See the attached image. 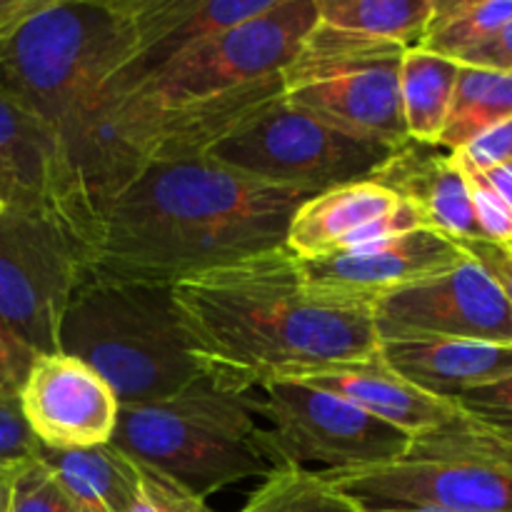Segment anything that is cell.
<instances>
[{"mask_svg":"<svg viewBox=\"0 0 512 512\" xmlns=\"http://www.w3.org/2000/svg\"><path fill=\"white\" fill-rule=\"evenodd\" d=\"M460 63L408 48L400 60V105L408 138L438 145L448 123Z\"/></svg>","mask_w":512,"mask_h":512,"instance_id":"obj_23","label":"cell"},{"mask_svg":"<svg viewBox=\"0 0 512 512\" xmlns=\"http://www.w3.org/2000/svg\"><path fill=\"white\" fill-rule=\"evenodd\" d=\"M453 155L460 168H463L465 183H468L470 190V200H473L475 220H478L483 240L485 243L498 245V248L512 250V208L500 198L498 190L485 180V175L473 163H468L460 153Z\"/></svg>","mask_w":512,"mask_h":512,"instance_id":"obj_28","label":"cell"},{"mask_svg":"<svg viewBox=\"0 0 512 512\" xmlns=\"http://www.w3.org/2000/svg\"><path fill=\"white\" fill-rule=\"evenodd\" d=\"M240 512H363V508L315 470L280 468L268 475Z\"/></svg>","mask_w":512,"mask_h":512,"instance_id":"obj_26","label":"cell"},{"mask_svg":"<svg viewBox=\"0 0 512 512\" xmlns=\"http://www.w3.org/2000/svg\"><path fill=\"white\" fill-rule=\"evenodd\" d=\"M0 200L13 210H50L88 245L58 145L0 83ZM90 248V245H88Z\"/></svg>","mask_w":512,"mask_h":512,"instance_id":"obj_18","label":"cell"},{"mask_svg":"<svg viewBox=\"0 0 512 512\" xmlns=\"http://www.w3.org/2000/svg\"><path fill=\"white\" fill-rule=\"evenodd\" d=\"M38 5L40 0H0V38H5Z\"/></svg>","mask_w":512,"mask_h":512,"instance_id":"obj_36","label":"cell"},{"mask_svg":"<svg viewBox=\"0 0 512 512\" xmlns=\"http://www.w3.org/2000/svg\"><path fill=\"white\" fill-rule=\"evenodd\" d=\"M73 355L113 388L120 405L175 395L203 378L173 303V288L128 283L88 270L58 333Z\"/></svg>","mask_w":512,"mask_h":512,"instance_id":"obj_5","label":"cell"},{"mask_svg":"<svg viewBox=\"0 0 512 512\" xmlns=\"http://www.w3.org/2000/svg\"><path fill=\"white\" fill-rule=\"evenodd\" d=\"M512 118V75L460 65L440 148L458 153L490 128Z\"/></svg>","mask_w":512,"mask_h":512,"instance_id":"obj_24","label":"cell"},{"mask_svg":"<svg viewBox=\"0 0 512 512\" xmlns=\"http://www.w3.org/2000/svg\"><path fill=\"white\" fill-rule=\"evenodd\" d=\"M315 0H275L105 103L100 140L125 175L153 160L203 158L283 98V70L303 48Z\"/></svg>","mask_w":512,"mask_h":512,"instance_id":"obj_3","label":"cell"},{"mask_svg":"<svg viewBox=\"0 0 512 512\" xmlns=\"http://www.w3.org/2000/svg\"><path fill=\"white\" fill-rule=\"evenodd\" d=\"M388 155L390 148L350 138L280 98L203 158L275 188L318 195L368 180Z\"/></svg>","mask_w":512,"mask_h":512,"instance_id":"obj_9","label":"cell"},{"mask_svg":"<svg viewBox=\"0 0 512 512\" xmlns=\"http://www.w3.org/2000/svg\"><path fill=\"white\" fill-rule=\"evenodd\" d=\"M78 512H133L145 483V468L113 443L53 453L40 448Z\"/></svg>","mask_w":512,"mask_h":512,"instance_id":"obj_22","label":"cell"},{"mask_svg":"<svg viewBox=\"0 0 512 512\" xmlns=\"http://www.w3.org/2000/svg\"><path fill=\"white\" fill-rule=\"evenodd\" d=\"M320 475L363 510L512 512V440L465 413L390 463Z\"/></svg>","mask_w":512,"mask_h":512,"instance_id":"obj_7","label":"cell"},{"mask_svg":"<svg viewBox=\"0 0 512 512\" xmlns=\"http://www.w3.org/2000/svg\"><path fill=\"white\" fill-rule=\"evenodd\" d=\"M263 400L243 395L253 415L268 420L265 443L275 468L358 470L390 463L408 450L410 438L348 400L300 383H268Z\"/></svg>","mask_w":512,"mask_h":512,"instance_id":"obj_10","label":"cell"},{"mask_svg":"<svg viewBox=\"0 0 512 512\" xmlns=\"http://www.w3.org/2000/svg\"><path fill=\"white\" fill-rule=\"evenodd\" d=\"M460 65L512 75V20H508L483 48L475 50L473 55H468Z\"/></svg>","mask_w":512,"mask_h":512,"instance_id":"obj_34","label":"cell"},{"mask_svg":"<svg viewBox=\"0 0 512 512\" xmlns=\"http://www.w3.org/2000/svg\"><path fill=\"white\" fill-rule=\"evenodd\" d=\"M33 355L25 353L20 345H15L8 335L0 330V393L18 395L25 375H28Z\"/></svg>","mask_w":512,"mask_h":512,"instance_id":"obj_35","label":"cell"},{"mask_svg":"<svg viewBox=\"0 0 512 512\" xmlns=\"http://www.w3.org/2000/svg\"><path fill=\"white\" fill-rule=\"evenodd\" d=\"M18 463H0V512H5L8 508V498H10V485H13V475Z\"/></svg>","mask_w":512,"mask_h":512,"instance_id":"obj_38","label":"cell"},{"mask_svg":"<svg viewBox=\"0 0 512 512\" xmlns=\"http://www.w3.org/2000/svg\"><path fill=\"white\" fill-rule=\"evenodd\" d=\"M280 383H300L338 395L408 438L443 428L463 415L455 400L425 393L418 385L408 383L403 375L395 373L380 348L365 358L325 365V368L310 370V373L293 380H280Z\"/></svg>","mask_w":512,"mask_h":512,"instance_id":"obj_17","label":"cell"},{"mask_svg":"<svg viewBox=\"0 0 512 512\" xmlns=\"http://www.w3.org/2000/svg\"><path fill=\"white\" fill-rule=\"evenodd\" d=\"M38 450L40 445L35 443L20 413L18 395L0 393V463H23L35 458Z\"/></svg>","mask_w":512,"mask_h":512,"instance_id":"obj_30","label":"cell"},{"mask_svg":"<svg viewBox=\"0 0 512 512\" xmlns=\"http://www.w3.org/2000/svg\"><path fill=\"white\" fill-rule=\"evenodd\" d=\"M125 0H40L0 38V83L58 145L75 198V170L103 118L108 88L130 58Z\"/></svg>","mask_w":512,"mask_h":512,"instance_id":"obj_4","label":"cell"},{"mask_svg":"<svg viewBox=\"0 0 512 512\" xmlns=\"http://www.w3.org/2000/svg\"><path fill=\"white\" fill-rule=\"evenodd\" d=\"M465 258L468 253L448 235L418 228L298 265L310 293L373 308L385 295L438 278Z\"/></svg>","mask_w":512,"mask_h":512,"instance_id":"obj_14","label":"cell"},{"mask_svg":"<svg viewBox=\"0 0 512 512\" xmlns=\"http://www.w3.org/2000/svg\"><path fill=\"white\" fill-rule=\"evenodd\" d=\"M403 53L400 45L363 53H298L283 70V98L350 138L395 150L410 140L400 105Z\"/></svg>","mask_w":512,"mask_h":512,"instance_id":"obj_11","label":"cell"},{"mask_svg":"<svg viewBox=\"0 0 512 512\" xmlns=\"http://www.w3.org/2000/svg\"><path fill=\"white\" fill-rule=\"evenodd\" d=\"M363 512H403V510H363Z\"/></svg>","mask_w":512,"mask_h":512,"instance_id":"obj_39","label":"cell"},{"mask_svg":"<svg viewBox=\"0 0 512 512\" xmlns=\"http://www.w3.org/2000/svg\"><path fill=\"white\" fill-rule=\"evenodd\" d=\"M458 245L475 263L488 270V275L498 283V288L503 290L512 308V250L498 248V245L485 243V240H460Z\"/></svg>","mask_w":512,"mask_h":512,"instance_id":"obj_33","label":"cell"},{"mask_svg":"<svg viewBox=\"0 0 512 512\" xmlns=\"http://www.w3.org/2000/svg\"><path fill=\"white\" fill-rule=\"evenodd\" d=\"M418 228L425 223L410 205L383 185L360 180L303 200L290 218L285 248L298 260H315Z\"/></svg>","mask_w":512,"mask_h":512,"instance_id":"obj_15","label":"cell"},{"mask_svg":"<svg viewBox=\"0 0 512 512\" xmlns=\"http://www.w3.org/2000/svg\"><path fill=\"white\" fill-rule=\"evenodd\" d=\"M485 175L490 185L500 193V198L512 208V163L498 165V168H490V170H480Z\"/></svg>","mask_w":512,"mask_h":512,"instance_id":"obj_37","label":"cell"},{"mask_svg":"<svg viewBox=\"0 0 512 512\" xmlns=\"http://www.w3.org/2000/svg\"><path fill=\"white\" fill-rule=\"evenodd\" d=\"M458 153L478 170H490L498 168V165L512 163V118L490 128L488 133H483L478 140H473L468 148L458 150Z\"/></svg>","mask_w":512,"mask_h":512,"instance_id":"obj_32","label":"cell"},{"mask_svg":"<svg viewBox=\"0 0 512 512\" xmlns=\"http://www.w3.org/2000/svg\"><path fill=\"white\" fill-rule=\"evenodd\" d=\"M128 3L133 48L108 88V100L158 73L213 35L268 10L275 0H125Z\"/></svg>","mask_w":512,"mask_h":512,"instance_id":"obj_16","label":"cell"},{"mask_svg":"<svg viewBox=\"0 0 512 512\" xmlns=\"http://www.w3.org/2000/svg\"><path fill=\"white\" fill-rule=\"evenodd\" d=\"M3 210H5V205H3V200H0V213H3Z\"/></svg>","mask_w":512,"mask_h":512,"instance_id":"obj_40","label":"cell"},{"mask_svg":"<svg viewBox=\"0 0 512 512\" xmlns=\"http://www.w3.org/2000/svg\"><path fill=\"white\" fill-rule=\"evenodd\" d=\"M308 198L208 158L153 160L100 213L90 270L173 288L285 248L290 218Z\"/></svg>","mask_w":512,"mask_h":512,"instance_id":"obj_2","label":"cell"},{"mask_svg":"<svg viewBox=\"0 0 512 512\" xmlns=\"http://www.w3.org/2000/svg\"><path fill=\"white\" fill-rule=\"evenodd\" d=\"M380 345L475 340L512 345V308L488 270L473 258L373 305Z\"/></svg>","mask_w":512,"mask_h":512,"instance_id":"obj_12","label":"cell"},{"mask_svg":"<svg viewBox=\"0 0 512 512\" xmlns=\"http://www.w3.org/2000/svg\"><path fill=\"white\" fill-rule=\"evenodd\" d=\"M133 512H215L198 495L145 468V483Z\"/></svg>","mask_w":512,"mask_h":512,"instance_id":"obj_31","label":"cell"},{"mask_svg":"<svg viewBox=\"0 0 512 512\" xmlns=\"http://www.w3.org/2000/svg\"><path fill=\"white\" fill-rule=\"evenodd\" d=\"M5 512H78V508L60 488L38 450L35 458L23 460L15 468Z\"/></svg>","mask_w":512,"mask_h":512,"instance_id":"obj_27","label":"cell"},{"mask_svg":"<svg viewBox=\"0 0 512 512\" xmlns=\"http://www.w3.org/2000/svg\"><path fill=\"white\" fill-rule=\"evenodd\" d=\"M455 403L475 423L503 435L505 440H512V375L498 383L468 390L455 398Z\"/></svg>","mask_w":512,"mask_h":512,"instance_id":"obj_29","label":"cell"},{"mask_svg":"<svg viewBox=\"0 0 512 512\" xmlns=\"http://www.w3.org/2000/svg\"><path fill=\"white\" fill-rule=\"evenodd\" d=\"M173 303L200 375L223 393L250 395L380 348L373 308L310 293L288 248L183 280Z\"/></svg>","mask_w":512,"mask_h":512,"instance_id":"obj_1","label":"cell"},{"mask_svg":"<svg viewBox=\"0 0 512 512\" xmlns=\"http://www.w3.org/2000/svg\"><path fill=\"white\" fill-rule=\"evenodd\" d=\"M110 443L203 500L225 485L278 470L265 428L243 395L223 393L205 378L163 400L120 405Z\"/></svg>","mask_w":512,"mask_h":512,"instance_id":"obj_6","label":"cell"},{"mask_svg":"<svg viewBox=\"0 0 512 512\" xmlns=\"http://www.w3.org/2000/svg\"><path fill=\"white\" fill-rule=\"evenodd\" d=\"M18 403L35 443L53 453L110 443L120 418L113 388L83 360L65 353L35 355Z\"/></svg>","mask_w":512,"mask_h":512,"instance_id":"obj_13","label":"cell"},{"mask_svg":"<svg viewBox=\"0 0 512 512\" xmlns=\"http://www.w3.org/2000/svg\"><path fill=\"white\" fill-rule=\"evenodd\" d=\"M368 180L410 205L423 218L425 228L438 230L455 243L483 240L463 168L450 150L408 140L390 150Z\"/></svg>","mask_w":512,"mask_h":512,"instance_id":"obj_19","label":"cell"},{"mask_svg":"<svg viewBox=\"0 0 512 512\" xmlns=\"http://www.w3.org/2000/svg\"><path fill=\"white\" fill-rule=\"evenodd\" d=\"M508 20H512V0H433V13L418 48L463 63Z\"/></svg>","mask_w":512,"mask_h":512,"instance_id":"obj_25","label":"cell"},{"mask_svg":"<svg viewBox=\"0 0 512 512\" xmlns=\"http://www.w3.org/2000/svg\"><path fill=\"white\" fill-rule=\"evenodd\" d=\"M90 270L85 240L50 210L0 213V330L35 355L58 353L75 288Z\"/></svg>","mask_w":512,"mask_h":512,"instance_id":"obj_8","label":"cell"},{"mask_svg":"<svg viewBox=\"0 0 512 512\" xmlns=\"http://www.w3.org/2000/svg\"><path fill=\"white\" fill-rule=\"evenodd\" d=\"M313 28L300 53H363L380 45L418 48L433 0H315Z\"/></svg>","mask_w":512,"mask_h":512,"instance_id":"obj_20","label":"cell"},{"mask_svg":"<svg viewBox=\"0 0 512 512\" xmlns=\"http://www.w3.org/2000/svg\"><path fill=\"white\" fill-rule=\"evenodd\" d=\"M385 360L395 373L438 398H460L483 385L512 375V345L475 340H420L383 343Z\"/></svg>","mask_w":512,"mask_h":512,"instance_id":"obj_21","label":"cell"}]
</instances>
